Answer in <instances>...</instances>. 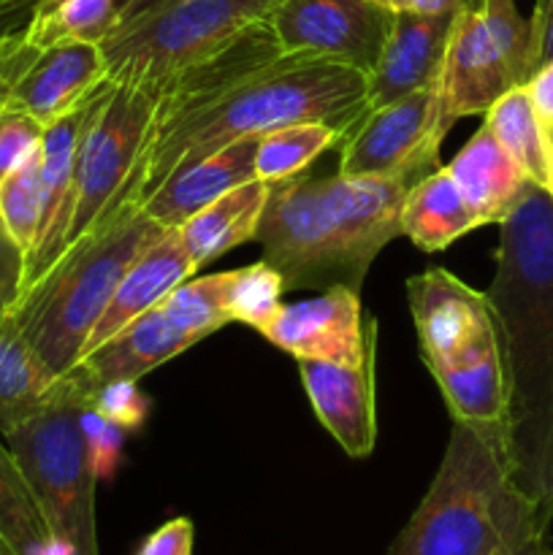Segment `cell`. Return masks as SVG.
Wrapping results in <instances>:
<instances>
[{
  "mask_svg": "<svg viewBox=\"0 0 553 555\" xmlns=\"http://www.w3.org/2000/svg\"><path fill=\"white\" fill-rule=\"evenodd\" d=\"M507 390V453L520 491L553 518V198L531 184L499 222L486 291Z\"/></svg>",
  "mask_w": 553,
  "mask_h": 555,
  "instance_id": "6da1fadb",
  "label": "cell"
},
{
  "mask_svg": "<svg viewBox=\"0 0 553 555\" xmlns=\"http://www.w3.org/2000/svg\"><path fill=\"white\" fill-rule=\"evenodd\" d=\"M366 114V74L325 60L282 54L274 65L152 133L125 184L119 215L133 206L141 209L179 168L244 135H263L298 122H329L350 133Z\"/></svg>",
  "mask_w": 553,
  "mask_h": 555,
  "instance_id": "7a4b0ae2",
  "label": "cell"
},
{
  "mask_svg": "<svg viewBox=\"0 0 553 555\" xmlns=\"http://www.w3.org/2000/svg\"><path fill=\"white\" fill-rule=\"evenodd\" d=\"M407 177H309L307 171L271 184L255 242L280 271L285 293H361L369 266L401 233Z\"/></svg>",
  "mask_w": 553,
  "mask_h": 555,
  "instance_id": "3957f363",
  "label": "cell"
},
{
  "mask_svg": "<svg viewBox=\"0 0 553 555\" xmlns=\"http://www.w3.org/2000/svg\"><path fill=\"white\" fill-rule=\"evenodd\" d=\"M548 524L515 482L507 442L453 421L442 464L388 555H537Z\"/></svg>",
  "mask_w": 553,
  "mask_h": 555,
  "instance_id": "277c9868",
  "label": "cell"
},
{
  "mask_svg": "<svg viewBox=\"0 0 553 555\" xmlns=\"http://www.w3.org/2000/svg\"><path fill=\"white\" fill-rule=\"evenodd\" d=\"M417 347L453 421L507 442V390L486 293L442 266L404 285Z\"/></svg>",
  "mask_w": 553,
  "mask_h": 555,
  "instance_id": "5b68a950",
  "label": "cell"
},
{
  "mask_svg": "<svg viewBox=\"0 0 553 555\" xmlns=\"http://www.w3.org/2000/svg\"><path fill=\"white\" fill-rule=\"evenodd\" d=\"M163 233L166 228L133 206L95 238L65 253L22 293L11 314L54 377L76 369L117 282Z\"/></svg>",
  "mask_w": 553,
  "mask_h": 555,
  "instance_id": "8992f818",
  "label": "cell"
},
{
  "mask_svg": "<svg viewBox=\"0 0 553 555\" xmlns=\"http://www.w3.org/2000/svg\"><path fill=\"white\" fill-rule=\"evenodd\" d=\"M95 385L79 369L57 379L47 404L5 434V448L30 486L33 499L63 555H101L95 534L98 469L81 415Z\"/></svg>",
  "mask_w": 553,
  "mask_h": 555,
  "instance_id": "52a82bcc",
  "label": "cell"
},
{
  "mask_svg": "<svg viewBox=\"0 0 553 555\" xmlns=\"http://www.w3.org/2000/svg\"><path fill=\"white\" fill-rule=\"evenodd\" d=\"M274 9L266 0H141L98 47L112 85L157 87L215 57Z\"/></svg>",
  "mask_w": 553,
  "mask_h": 555,
  "instance_id": "ba28073f",
  "label": "cell"
},
{
  "mask_svg": "<svg viewBox=\"0 0 553 555\" xmlns=\"http://www.w3.org/2000/svg\"><path fill=\"white\" fill-rule=\"evenodd\" d=\"M157 101H160V87L106 81L98 90L76 146L68 228H65L60 258L95 238L117 220L125 184L150 141Z\"/></svg>",
  "mask_w": 553,
  "mask_h": 555,
  "instance_id": "9c48e42d",
  "label": "cell"
},
{
  "mask_svg": "<svg viewBox=\"0 0 553 555\" xmlns=\"http://www.w3.org/2000/svg\"><path fill=\"white\" fill-rule=\"evenodd\" d=\"M531 76V27L515 0H464L455 11L439 95L453 128L461 117L486 114L504 92Z\"/></svg>",
  "mask_w": 553,
  "mask_h": 555,
  "instance_id": "30bf717a",
  "label": "cell"
},
{
  "mask_svg": "<svg viewBox=\"0 0 553 555\" xmlns=\"http://www.w3.org/2000/svg\"><path fill=\"white\" fill-rule=\"evenodd\" d=\"M450 133L439 81L372 108L342 141L345 177H407L421 182L439 168V146Z\"/></svg>",
  "mask_w": 553,
  "mask_h": 555,
  "instance_id": "8fae6325",
  "label": "cell"
},
{
  "mask_svg": "<svg viewBox=\"0 0 553 555\" xmlns=\"http://www.w3.org/2000/svg\"><path fill=\"white\" fill-rule=\"evenodd\" d=\"M266 22L285 57L325 60L369 76L394 14L372 0H280Z\"/></svg>",
  "mask_w": 553,
  "mask_h": 555,
  "instance_id": "7c38bea8",
  "label": "cell"
},
{
  "mask_svg": "<svg viewBox=\"0 0 553 555\" xmlns=\"http://www.w3.org/2000/svg\"><path fill=\"white\" fill-rule=\"evenodd\" d=\"M260 336L296 361L356 366L377 347V323L363 314L361 293L334 285L318 298L282 304Z\"/></svg>",
  "mask_w": 553,
  "mask_h": 555,
  "instance_id": "4fadbf2b",
  "label": "cell"
},
{
  "mask_svg": "<svg viewBox=\"0 0 553 555\" xmlns=\"http://www.w3.org/2000/svg\"><path fill=\"white\" fill-rule=\"evenodd\" d=\"M106 81V60L98 43L70 41L30 49L16 36L5 103L27 112L41 125H52L85 106Z\"/></svg>",
  "mask_w": 553,
  "mask_h": 555,
  "instance_id": "5bb4252c",
  "label": "cell"
},
{
  "mask_svg": "<svg viewBox=\"0 0 553 555\" xmlns=\"http://www.w3.org/2000/svg\"><path fill=\"white\" fill-rule=\"evenodd\" d=\"M455 11L394 14L377 65L366 76L369 112L412 95L423 87L437 85L439 76H442Z\"/></svg>",
  "mask_w": 553,
  "mask_h": 555,
  "instance_id": "9a60e30c",
  "label": "cell"
},
{
  "mask_svg": "<svg viewBox=\"0 0 553 555\" xmlns=\"http://www.w3.org/2000/svg\"><path fill=\"white\" fill-rule=\"evenodd\" d=\"M304 390L325 431L350 459H369L377 442L374 415V350L356 366L298 361Z\"/></svg>",
  "mask_w": 553,
  "mask_h": 555,
  "instance_id": "2e32d148",
  "label": "cell"
},
{
  "mask_svg": "<svg viewBox=\"0 0 553 555\" xmlns=\"http://www.w3.org/2000/svg\"><path fill=\"white\" fill-rule=\"evenodd\" d=\"M95 95H92L85 106L76 108V112L54 119V122L47 125V130H43V139H41L43 215H41V225H38L36 244H33V249L27 253V260H25V287H22V293H25L30 285H36V282L41 280V276L47 274L60 258L65 228H68V195H70V182H74L76 146H79L81 128H85L87 117H90Z\"/></svg>",
  "mask_w": 553,
  "mask_h": 555,
  "instance_id": "e0dca14e",
  "label": "cell"
},
{
  "mask_svg": "<svg viewBox=\"0 0 553 555\" xmlns=\"http://www.w3.org/2000/svg\"><path fill=\"white\" fill-rule=\"evenodd\" d=\"M195 266L190 260L188 249L179 242L177 231H166L157 242H152L128 271L123 280L114 287L112 298H108L106 309H103L101 320L92 328L90 339H87L81 358L90 356L101 345H106L112 336H117L125 325L133 323L144 312L155 309L163 298L171 291H177L184 280L195 274ZM79 358V361H81Z\"/></svg>",
  "mask_w": 553,
  "mask_h": 555,
  "instance_id": "ac0fdd59",
  "label": "cell"
},
{
  "mask_svg": "<svg viewBox=\"0 0 553 555\" xmlns=\"http://www.w3.org/2000/svg\"><path fill=\"white\" fill-rule=\"evenodd\" d=\"M258 139L260 135H244V139L231 141L222 150L179 168L141 204V209L166 231H177L184 220L226 195L228 190L239 188L249 179H258L255 177Z\"/></svg>",
  "mask_w": 553,
  "mask_h": 555,
  "instance_id": "d6986e66",
  "label": "cell"
},
{
  "mask_svg": "<svg viewBox=\"0 0 553 555\" xmlns=\"http://www.w3.org/2000/svg\"><path fill=\"white\" fill-rule=\"evenodd\" d=\"M193 345H198V339L190 331H184L157 304L155 309H150V312L136 318L130 325H125L106 345H101L90 356L81 358L76 363V369L95 388L108 383H119V379L139 383L144 374L155 372L157 366L168 363L171 358L182 356Z\"/></svg>",
  "mask_w": 553,
  "mask_h": 555,
  "instance_id": "ffe728a7",
  "label": "cell"
},
{
  "mask_svg": "<svg viewBox=\"0 0 553 555\" xmlns=\"http://www.w3.org/2000/svg\"><path fill=\"white\" fill-rule=\"evenodd\" d=\"M480 225L504 222L531 190L529 177L507 155L486 122L448 166Z\"/></svg>",
  "mask_w": 553,
  "mask_h": 555,
  "instance_id": "44dd1931",
  "label": "cell"
},
{
  "mask_svg": "<svg viewBox=\"0 0 553 555\" xmlns=\"http://www.w3.org/2000/svg\"><path fill=\"white\" fill-rule=\"evenodd\" d=\"M269 190L271 184L263 179H249L195 211L190 220L177 228L179 242L188 249L195 269H204L206 263L222 258L228 249L239 247V244L255 242Z\"/></svg>",
  "mask_w": 553,
  "mask_h": 555,
  "instance_id": "7402d4cb",
  "label": "cell"
},
{
  "mask_svg": "<svg viewBox=\"0 0 553 555\" xmlns=\"http://www.w3.org/2000/svg\"><path fill=\"white\" fill-rule=\"evenodd\" d=\"M475 228L480 222L466 206L448 166H439L412 184L401 206V233L423 253H442Z\"/></svg>",
  "mask_w": 553,
  "mask_h": 555,
  "instance_id": "603a6c76",
  "label": "cell"
},
{
  "mask_svg": "<svg viewBox=\"0 0 553 555\" xmlns=\"http://www.w3.org/2000/svg\"><path fill=\"white\" fill-rule=\"evenodd\" d=\"M57 379L25 339L14 314L0 318V434L5 437L36 415Z\"/></svg>",
  "mask_w": 553,
  "mask_h": 555,
  "instance_id": "cb8c5ba5",
  "label": "cell"
},
{
  "mask_svg": "<svg viewBox=\"0 0 553 555\" xmlns=\"http://www.w3.org/2000/svg\"><path fill=\"white\" fill-rule=\"evenodd\" d=\"M141 0H33L30 20L20 33L25 47L101 43Z\"/></svg>",
  "mask_w": 553,
  "mask_h": 555,
  "instance_id": "d4e9b609",
  "label": "cell"
},
{
  "mask_svg": "<svg viewBox=\"0 0 553 555\" xmlns=\"http://www.w3.org/2000/svg\"><path fill=\"white\" fill-rule=\"evenodd\" d=\"M486 125L491 128V133L497 135L499 144L507 150V155L518 163L520 171L529 177V182L551 193V144H548L545 122H542L540 114H537L526 85L513 87L510 92H504V95L486 112Z\"/></svg>",
  "mask_w": 553,
  "mask_h": 555,
  "instance_id": "484cf974",
  "label": "cell"
},
{
  "mask_svg": "<svg viewBox=\"0 0 553 555\" xmlns=\"http://www.w3.org/2000/svg\"><path fill=\"white\" fill-rule=\"evenodd\" d=\"M0 555H63L25 475L0 442Z\"/></svg>",
  "mask_w": 553,
  "mask_h": 555,
  "instance_id": "4316f807",
  "label": "cell"
},
{
  "mask_svg": "<svg viewBox=\"0 0 553 555\" xmlns=\"http://www.w3.org/2000/svg\"><path fill=\"white\" fill-rule=\"evenodd\" d=\"M345 130L329 122H298L269 130L258 139L255 177L276 184L307 171L323 152L342 146Z\"/></svg>",
  "mask_w": 553,
  "mask_h": 555,
  "instance_id": "83f0119b",
  "label": "cell"
},
{
  "mask_svg": "<svg viewBox=\"0 0 553 555\" xmlns=\"http://www.w3.org/2000/svg\"><path fill=\"white\" fill-rule=\"evenodd\" d=\"M285 285L280 271L271 269L266 260L242 269L228 271L226 309L231 323H242L263 334L266 325L280 312Z\"/></svg>",
  "mask_w": 553,
  "mask_h": 555,
  "instance_id": "f1b7e54d",
  "label": "cell"
},
{
  "mask_svg": "<svg viewBox=\"0 0 553 555\" xmlns=\"http://www.w3.org/2000/svg\"><path fill=\"white\" fill-rule=\"evenodd\" d=\"M43 215V188H41V150L22 168L0 182V222L9 236L30 253L36 244L38 225ZM27 260V258H25Z\"/></svg>",
  "mask_w": 553,
  "mask_h": 555,
  "instance_id": "f546056e",
  "label": "cell"
},
{
  "mask_svg": "<svg viewBox=\"0 0 553 555\" xmlns=\"http://www.w3.org/2000/svg\"><path fill=\"white\" fill-rule=\"evenodd\" d=\"M228 271L198 280H184L177 291L168 293L160 307L182 325L195 339H206L209 334L231 323L226 309Z\"/></svg>",
  "mask_w": 553,
  "mask_h": 555,
  "instance_id": "4dcf8cb0",
  "label": "cell"
},
{
  "mask_svg": "<svg viewBox=\"0 0 553 555\" xmlns=\"http://www.w3.org/2000/svg\"><path fill=\"white\" fill-rule=\"evenodd\" d=\"M43 130L47 125L38 122L36 117L9 103H0V182L41 150Z\"/></svg>",
  "mask_w": 553,
  "mask_h": 555,
  "instance_id": "1f68e13d",
  "label": "cell"
},
{
  "mask_svg": "<svg viewBox=\"0 0 553 555\" xmlns=\"http://www.w3.org/2000/svg\"><path fill=\"white\" fill-rule=\"evenodd\" d=\"M146 406H150V401L144 399L139 385L130 383V379L101 385L92 393V410L123 431H133L146 421Z\"/></svg>",
  "mask_w": 553,
  "mask_h": 555,
  "instance_id": "d6a6232c",
  "label": "cell"
},
{
  "mask_svg": "<svg viewBox=\"0 0 553 555\" xmlns=\"http://www.w3.org/2000/svg\"><path fill=\"white\" fill-rule=\"evenodd\" d=\"M81 426H85L87 442H90L98 477H108L119 461V442H123L125 431L114 426V423H108L106 417L98 415L92 404L81 415Z\"/></svg>",
  "mask_w": 553,
  "mask_h": 555,
  "instance_id": "836d02e7",
  "label": "cell"
},
{
  "mask_svg": "<svg viewBox=\"0 0 553 555\" xmlns=\"http://www.w3.org/2000/svg\"><path fill=\"white\" fill-rule=\"evenodd\" d=\"M25 249L9 236L0 222V318L14 312L25 287Z\"/></svg>",
  "mask_w": 553,
  "mask_h": 555,
  "instance_id": "e575fe53",
  "label": "cell"
},
{
  "mask_svg": "<svg viewBox=\"0 0 553 555\" xmlns=\"http://www.w3.org/2000/svg\"><path fill=\"white\" fill-rule=\"evenodd\" d=\"M193 520L173 518L152 531L136 555H193Z\"/></svg>",
  "mask_w": 553,
  "mask_h": 555,
  "instance_id": "d590c367",
  "label": "cell"
},
{
  "mask_svg": "<svg viewBox=\"0 0 553 555\" xmlns=\"http://www.w3.org/2000/svg\"><path fill=\"white\" fill-rule=\"evenodd\" d=\"M531 27V74L553 63V0H535Z\"/></svg>",
  "mask_w": 553,
  "mask_h": 555,
  "instance_id": "8d00e7d4",
  "label": "cell"
},
{
  "mask_svg": "<svg viewBox=\"0 0 553 555\" xmlns=\"http://www.w3.org/2000/svg\"><path fill=\"white\" fill-rule=\"evenodd\" d=\"M526 90H529V98L542 122L553 125V63L535 70L529 76V81H526Z\"/></svg>",
  "mask_w": 553,
  "mask_h": 555,
  "instance_id": "74e56055",
  "label": "cell"
},
{
  "mask_svg": "<svg viewBox=\"0 0 553 555\" xmlns=\"http://www.w3.org/2000/svg\"><path fill=\"white\" fill-rule=\"evenodd\" d=\"M372 3L383 5L390 14H445L459 9L464 0H372Z\"/></svg>",
  "mask_w": 553,
  "mask_h": 555,
  "instance_id": "f35d334b",
  "label": "cell"
},
{
  "mask_svg": "<svg viewBox=\"0 0 553 555\" xmlns=\"http://www.w3.org/2000/svg\"><path fill=\"white\" fill-rule=\"evenodd\" d=\"M11 54H14V36H0V103H5V92H9Z\"/></svg>",
  "mask_w": 553,
  "mask_h": 555,
  "instance_id": "ab89813d",
  "label": "cell"
},
{
  "mask_svg": "<svg viewBox=\"0 0 553 555\" xmlns=\"http://www.w3.org/2000/svg\"><path fill=\"white\" fill-rule=\"evenodd\" d=\"M30 3H33V0H0V16L11 14V11L25 9V5H30Z\"/></svg>",
  "mask_w": 553,
  "mask_h": 555,
  "instance_id": "60d3db41",
  "label": "cell"
},
{
  "mask_svg": "<svg viewBox=\"0 0 553 555\" xmlns=\"http://www.w3.org/2000/svg\"><path fill=\"white\" fill-rule=\"evenodd\" d=\"M545 133H548V144H551V155H553V125H545Z\"/></svg>",
  "mask_w": 553,
  "mask_h": 555,
  "instance_id": "b9f144b4",
  "label": "cell"
},
{
  "mask_svg": "<svg viewBox=\"0 0 553 555\" xmlns=\"http://www.w3.org/2000/svg\"><path fill=\"white\" fill-rule=\"evenodd\" d=\"M266 3H271V5H276V3H280V0H266Z\"/></svg>",
  "mask_w": 553,
  "mask_h": 555,
  "instance_id": "7bdbcfd3",
  "label": "cell"
},
{
  "mask_svg": "<svg viewBox=\"0 0 553 555\" xmlns=\"http://www.w3.org/2000/svg\"><path fill=\"white\" fill-rule=\"evenodd\" d=\"M493 555H510V553H493Z\"/></svg>",
  "mask_w": 553,
  "mask_h": 555,
  "instance_id": "ee69618b",
  "label": "cell"
},
{
  "mask_svg": "<svg viewBox=\"0 0 553 555\" xmlns=\"http://www.w3.org/2000/svg\"><path fill=\"white\" fill-rule=\"evenodd\" d=\"M551 198H553V184H551Z\"/></svg>",
  "mask_w": 553,
  "mask_h": 555,
  "instance_id": "f6af8a7d",
  "label": "cell"
}]
</instances>
